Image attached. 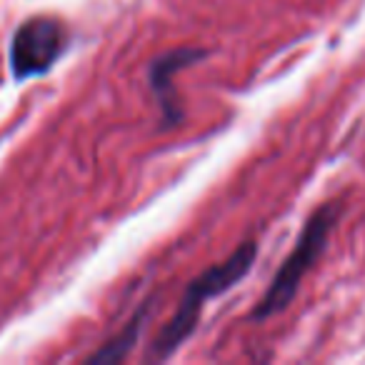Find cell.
I'll list each match as a JSON object with an SVG mask.
<instances>
[{"instance_id": "3957f363", "label": "cell", "mask_w": 365, "mask_h": 365, "mask_svg": "<svg viewBox=\"0 0 365 365\" xmlns=\"http://www.w3.org/2000/svg\"><path fill=\"white\" fill-rule=\"evenodd\" d=\"M68 46V31L56 18H31L16 31L11 43V66L18 81L48 73Z\"/></svg>"}, {"instance_id": "6da1fadb", "label": "cell", "mask_w": 365, "mask_h": 365, "mask_svg": "<svg viewBox=\"0 0 365 365\" xmlns=\"http://www.w3.org/2000/svg\"><path fill=\"white\" fill-rule=\"evenodd\" d=\"M255 255H258V245H255L253 240H248V243L238 245L223 263L213 265V268H208L205 273H200L198 278L188 285V290H185V295H182V300H180V308L175 310V315L168 320L165 328H163L160 335L155 338L153 355H155V358H168V355L175 353V350L193 335L205 300L218 298L225 290L238 285L240 280L250 273V268H253Z\"/></svg>"}, {"instance_id": "5b68a950", "label": "cell", "mask_w": 365, "mask_h": 365, "mask_svg": "<svg viewBox=\"0 0 365 365\" xmlns=\"http://www.w3.org/2000/svg\"><path fill=\"white\" fill-rule=\"evenodd\" d=\"M145 315H148V305H143L140 313L133 315V320L125 325V328L120 330V335H115V338L110 340V343L103 345L98 353H93L91 363H118V360H123L128 355V350L135 345L138 340V333L143 330V323H145Z\"/></svg>"}, {"instance_id": "277c9868", "label": "cell", "mask_w": 365, "mask_h": 365, "mask_svg": "<svg viewBox=\"0 0 365 365\" xmlns=\"http://www.w3.org/2000/svg\"><path fill=\"white\" fill-rule=\"evenodd\" d=\"M205 56H208V53L195 51V48H178V51H170L163 58H158L150 66L153 91L158 93V98H160V103H163V110H165V115L170 118V120H178V113H175V108H173V98H170L173 78H175L178 71L193 66L195 61H200V58H205Z\"/></svg>"}, {"instance_id": "7a4b0ae2", "label": "cell", "mask_w": 365, "mask_h": 365, "mask_svg": "<svg viewBox=\"0 0 365 365\" xmlns=\"http://www.w3.org/2000/svg\"><path fill=\"white\" fill-rule=\"evenodd\" d=\"M335 220H338V208L335 205H323V208L310 215L298 243H295L293 253L285 258V263L275 273L273 283L268 285L265 295L255 303V310L250 313V318L263 320L288 308L290 300L298 293L300 283H303L305 273L313 268L315 260L325 250V243H328V235L333 230Z\"/></svg>"}]
</instances>
